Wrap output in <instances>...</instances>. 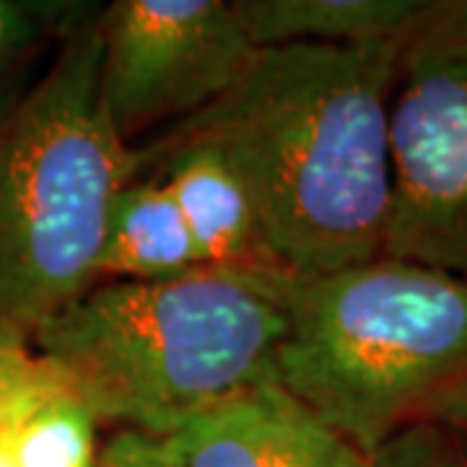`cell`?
<instances>
[{"label": "cell", "mask_w": 467, "mask_h": 467, "mask_svg": "<svg viewBox=\"0 0 467 467\" xmlns=\"http://www.w3.org/2000/svg\"><path fill=\"white\" fill-rule=\"evenodd\" d=\"M101 94L119 138L195 117L254 57L236 0H115L99 14Z\"/></svg>", "instance_id": "5b68a950"}, {"label": "cell", "mask_w": 467, "mask_h": 467, "mask_svg": "<svg viewBox=\"0 0 467 467\" xmlns=\"http://www.w3.org/2000/svg\"><path fill=\"white\" fill-rule=\"evenodd\" d=\"M431 418L447 423V426H451L454 431H460V434L467 439V387L465 389H460V392H454V395H450V398L441 402L434 413H431Z\"/></svg>", "instance_id": "e0dca14e"}, {"label": "cell", "mask_w": 467, "mask_h": 467, "mask_svg": "<svg viewBox=\"0 0 467 467\" xmlns=\"http://www.w3.org/2000/svg\"><path fill=\"white\" fill-rule=\"evenodd\" d=\"M288 281L208 265L164 281H99L34 335L32 348L99 423L164 439L278 382Z\"/></svg>", "instance_id": "7a4b0ae2"}, {"label": "cell", "mask_w": 467, "mask_h": 467, "mask_svg": "<svg viewBox=\"0 0 467 467\" xmlns=\"http://www.w3.org/2000/svg\"><path fill=\"white\" fill-rule=\"evenodd\" d=\"M429 57H467V0H426L408 32L402 63Z\"/></svg>", "instance_id": "9a60e30c"}, {"label": "cell", "mask_w": 467, "mask_h": 467, "mask_svg": "<svg viewBox=\"0 0 467 467\" xmlns=\"http://www.w3.org/2000/svg\"><path fill=\"white\" fill-rule=\"evenodd\" d=\"M278 384L371 457L467 387V278L389 254L291 278Z\"/></svg>", "instance_id": "277c9868"}, {"label": "cell", "mask_w": 467, "mask_h": 467, "mask_svg": "<svg viewBox=\"0 0 467 467\" xmlns=\"http://www.w3.org/2000/svg\"><path fill=\"white\" fill-rule=\"evenodd\" d=\"M99 14L0 107V343L32 346L99 284L109 211L143 174L140 150L119 138L104 104Z\"/></svg>", "instance_id": "3957f363"}, {"label": "cell", "mask_w": 467, "mask_h": 467, "mask_svg": "<svg viewBox=\"0 0 467 467\" xmlns=\"http://www.w3.org/2000/svg\"><path fill=\"white\" fill-rule=\"evenodd\" d=\"M94 467H174L169 460L167 447L156 436L117 429L97 451Z\"/></svg>", "instance_id": "2e32d148"}, {"label": "cell", "mask_w": 467, "mask_h": 467, "mask_svg": "<svg viewBox=\"0 0 467 467\" xmlns=\"http://www.w3.org/2000/svg\"><path fill=\"white\" fill-rule=\"evenodd\" d=\"M426 0H236L254 47L405 42Z\"/></svg>", "instance_id": "30bf717a"}, {"label": "cell", "mask_w": 467, "mask_h": 467, "mask_svg": "<svg viewBox=\"0 0 467 467\" xmlns=\"http://www.w3.org/2000/svg\"><path fill=\"white\" fill-rule=\"evenodd\" d=\"M405 42L281 45L161 140L213 149L247 187L291 278L382 257L392 213L389 117Z\"/></svg>", "instance_id": "6da1fadb"}, {"label": "cell", "mask_w": 467, "mask_h": 467, "mask_svg": "<svg viewBox=\"0 0 467 467\" xmlns=\"http://www.w3.org/2000/svg\"><path fill=\"white\" fill-rule=\"evenodd\" d=\"M384 254L467 278V57L402 63Z\"/></svg>", "instance_id": "8992f818"}, {"label": "cell", "mask_w": 467, "mask_h": 467, "mask_svg": "<svg viewBox=\"0 0 467 467\" xmlns=\"http://www.w3.org/2000/svg\"><path fill=\"white\" fill-rule=\"evenodd\" d=\"M198 267L201 250L171 190L156 174H138L109 211L99 281H164Z\"/></svg>", "instance_id": "9c48e42d"}, {"label": "cell", "mask_w": 467, "mask_h": 467, "mask_svg": "<svg viewBox=\"0 0 467 467\" xmlns=\"http://www.w3.org/2000/svg\"><path fill=\"white\" fill-rule=\"evenodd\" d=\"M0 467H14V460H11V450H8V439H5V434H0Z\"/></svg>", "instance_id": "ac0fdd59"}, {"label": "cell", "mask_w": 467, "mask_h": 467, "mask_svg": "<svg viewBox=\"0 0 467 467\" xmlns=\"http://www.w3.org/2000/svg\"><path fill=\"white\" fill-rule=\"evenodd\" d=\"M97 423L66 387L55 389L5 431L14 467H94Z\"/></svg>", "instance_id": "8fae6325"}, {"label": "cell", "mask_w": 467, "mask_h": 467, "mask_svg": "<svg viewBox=\"0 0 467 467\" xmlns=\"http://www.w3.org/2000/svg\"><path fill=\"white\" fill-rule=\"evenodd\" d=\"M161 441L174 467H374L278 382L205 410Z\"/></svg>", "instance_id": "52a82bcc"}, {"label": "cell", "mask_w": 467, "mask_h": 467, "mask_svg": "<svg viewBox=\"0 0 467 467\" xmlns=\"http://www.w3.org/2000/svg\"><path fill=\"white\" fill-rule=\"evenodd\" d=\"M374 467H467V439L451 426L423 418L389 436L371 454Z\"/></svg>", "instance_id": "4fadbf2b"}, {"label": "cell", "mask_w": 467, "mask_h": 467, "mask_svg": "<svg viewBox=\"0 0 467 467\" xmlns=\"http://www.w3.org/2000/svg\"><path fill=\"white\" fill-rule=\"evenodd\" d=\"M60 387V374L32 346L0 343V434Z\"/></svg>", "instance_id": "5bb4252c"}, {"label": "cell", "mask_w": 467, "mask_h": 467, "mask_svg": "<svg viewBox=\"0 0 467 467\" xmlns=\"http://www.w3.org/2000/svg\"><path fill=\"white\" fill-rule=\"evenodd\" d=\"M138 150L143 174L161 177L171 190L195 236L202 265L285 275L265 247L247 187L216 150L161 138Z\"/></svg>", "instance_id": "ba28073f"}, {"label": "cell", "mask_w": 467, "mask_h": 467, "mask_svg": "<svg viewBox=\"0 0 467 467\" xmlns=\"http://www.w3.org/2000/svg\"><path fill=\"white\" fill-rule=\"evenodd\" d=\"M99 8L66 0H0V107L26 88L24 73L39 52Z\"/></svg>", "instance_id": "7c38bea8"}]
</instances>
